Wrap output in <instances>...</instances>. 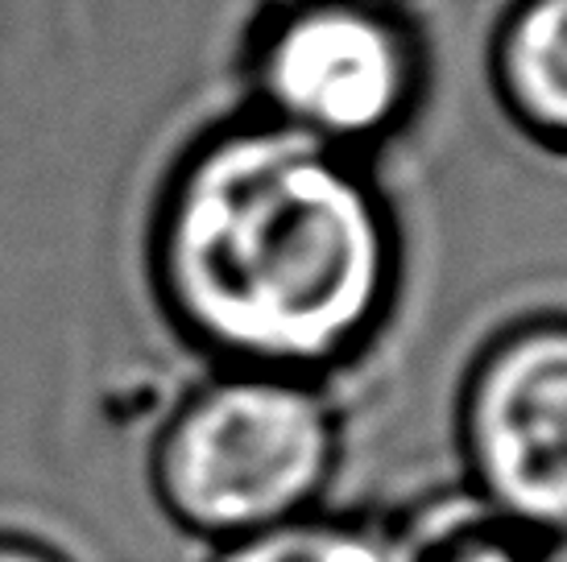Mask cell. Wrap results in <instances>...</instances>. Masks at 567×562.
Returning <instances> with one entry per match:
<instances>
[{"label":"cell","mask_w":567,"mask_h":562,"mask_svg":"<svg viewBox=\"0 0 567 562\" xmlns=\"http://www.w3.org/2000/svg\"><path fill=\"white\" fill-rule=\"evenodd\" d=\"M142 278L199 368L340 385L402 314L406 228L378 162L233 108L162 166Z\"/></svg>","instance_id":"6da1fadb"},{"label":"cell","mask_w":567,"mask_h":562,"mask_svg":"<svg viewBox=\"0 0 567 562\" xmlns=\"http://www.w3.org/2000/svg\"><path fill=\"white\" fill-rule=\"evenodd\" d=\"M348 455L340 385L199 368L145 443L162 521L204 550L328 509Z\"/></svg>","instance_id":"7a4b0ae2"},{"label":"cell","mask_w":567,"mask_h":562,"mask_svg":"<svg viewBox=\"0 0 567 562\" xmlns=\"http://www.w3.org/2000/svg\"><path fill=\"white\" fill-rule=\"evenodd\" d=\"M233 71L240 112L378 162L423 121L435 50L406 0H261Z\"/></svg>","instance_id":"3957f363"},{"label":"cell","mask_w":567,"mask_h":562,"mask_svg":"<svg viewBox=\"0 0 567 562\" xmlns=\"http://www.w3.org/2000/svg\"><path fill=\"white\" fill-rule=\"evenodd\" d=\"M460 488L535 542L567 538V306L488 327L452 389Z\"/></svg>","instance_id":"277c9868"},{"label":"cell","mask_w":567,"mask_h":562,"mask_svg":"<svg viewBox=\"0 0 567 562\" xmlns=\"http://www.w3.org/2000/svg\"><path fill=\"white\" fill-rule=\"evenodd\" d=\"M485 87L522 145L567 162V0H505L485 38Z\"/></svg>","instance_id":"5b68a950"},{"label":"cell","mask_w":567,"mask_h":562,"mask_svg":"<svg viewBox=\"0 0 567 562\" xmlns=\"http://www.w3.org/2000/svg\"><path fill=\"white\" fill-rule=\"evenodd\" d=\"M398 562H547V542L485 513L464 488H447L394 517Z\"/></svg>","instance_id":"8992f818"},{"label":"cell","mask_w":567,"mask_h":562,"mask_svg":"<svg viewBox=\"0 0 567 562\" xmlns=\"http://www.w3.org/2000/svg\"><path fill=\"white\" fill-rule=\"evenodd\" d=\"M204 562H398L394 517L319 509L252 538L212 547Z\"/></svg>","instance_id":"52a82bcc"},{"label":"cell","mask_w":567,"mask_h":562,"mask_svg":"<svg viewBox=\"0 0 567 562\" xmlns=\"http://www.w3.org/2000/svg\"><path fill=\"white\" fill-rule=\"evenodd\" d=\"M0 562H75L66 550L25 530H0Z\"/></svg>","instance_id":"ba28073f"},{"label":"cell","mask_w":567,"mask_h":562,"mask_svg":"<svg viewBox=\"0 0 567 562\" xmlns=\"http://www.w3.org/2000/svg\"><path fill=\"white\" fill-rule=\"evenodd\" d=\"M547 562H567V538L547 542Z\"/></svg>","instance_id":"9c48e42d"}]
</instances>
